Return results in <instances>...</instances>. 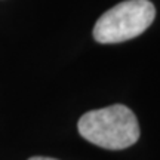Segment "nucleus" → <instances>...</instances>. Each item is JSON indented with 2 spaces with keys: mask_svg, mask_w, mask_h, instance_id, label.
<instances>
[{
  "mask_svg": "<svg viewBox=\"0 0 160 160\" xmlns=\"http://www.w3.org/2000/svg\"><path fill=\"white\" fill-rule=\"evenodd\" d=\"M77 129L86 141L105 150H125L139 139L137 116L123 104L88 111L80 117Z\"/></svg>",
  "mask_w": 160,
  "mask_h": 160,
  "instance_id": "f257e3e1",
  "label": "nucleus"
},
{
  "mask_svg": "<svg viewBox=\"0 0 160 160\" xmlns=\"http://www.w3.org/2000/svg\"><path fill=\"white\" fill-rule=\"evenodd\" d=\"M156 8L148 0H126L102 13L93 27V39L102 45L122 43L142 34L153 24Z\"/></svg>",
  "mask_w": 160,
  "mask_h": 160,
  "instance_id": "f03ea898",
  "label": "nucleus"
},
{
  "mask_svg": "<svg viewBox=\"0 0 160 160\" xmlns=\"http://www.w3.org/2000/svg\"><path fill=\"white\" fill-rule=\"evenodd\" d=\"M28 160H58V159H52V157H43V156H34V157H30Z\"/></svg>",
  "mask_w": 160,
  "mask_h": 160,
  "instance_id": "7ed1b4c3",
  "label": "nucleus"
}]
</instances>
